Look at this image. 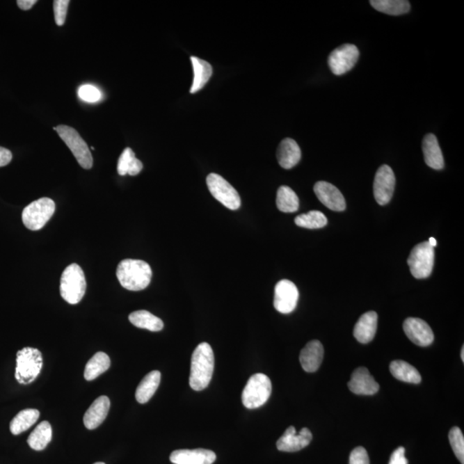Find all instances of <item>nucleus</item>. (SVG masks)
Here are the masks:
<instances>
[{
	"mask_svg": "<svg viewBox=\"0 0 464 464\" xmlns=\"http://www.w3.org/2000/svg\"><path fill=\"white\" fill-rule=\"evenodd\" d=\"M349 388L354 394L372 396L378 392L379 385L369 372L368 369L360 367L353 372Z\"/></svg>",
	"mask_w": 464,
	"mask_h": 464,
	"instance_id": "obj_16",
	"label": "nucleus"
},
{
	"mask_svg": "<svg viewBox=\"0 0 464 464\" xmlns=\"http://www.w3.org/2000/svg\"><path fill=\"white\" fill-rule=\"evenodd\" d=\"M65 144L71 150L79 166L86 170L91 169L93 158L86 142L73 127L61 125L54 127Z\"/></svg>",
	"mask_w": 464,
	"mask_h": 464,
	"instance_id": "obj_7",
	"label": "nucleus"
},
{
	"mask_svg": "<svg viewBox=\"0 0 464 464\" xmlns=\"http://www.w3.org/2000/svg\"><path fill=\"white\" fill-rule=\"evenodd\" d=\"M13 159V153L8 149L0 146V167L6 166Z\"/></svg>",
	"mask_w": 464,
	"mask_h": 464,
	"instance_id": "obj_39",
	"label": "nucleus"
},
{
	"mask_svg": "<svg viewBox=\"0 0 464 464\" xmlns=\"http://www.w3.org/2000/svg\"><path fill=\"white\" fill-rule=\"evenodd\" d=\"M403 330L408 338L416 345L427 346L433 342L432 328L422 319L409 317L404 321Z\"/></svg>",
	"mask_w": 464,
	"mask_h": 464,
	"instance_id": "obj_14",
	"label": "nucleus"
},
{
	"mask_svg": "<svg viewBox=\"0 0 464 464\" xmlns=\"http://www.w3.org/2000/svg\"><path fill=\"white\" fill-rule=\"evenodd\" d=\"M378 328V314L369 312L363 314L357 321L353 330L354 337L358 342L367 344L374 339Z\"/></svg>",
	"mask_w": 464,
	"mask_h": 464,
	"instance_id": "obj_21",
	"label": "nucleus"
},
{
	"mask_svg": "<svg viewBox=\"0 0 464 464\" xmlns=\"http://www.w3.org/2000/svg\"><path fill=\"white\" fill-rule=\"evenodd\" d=\"M408 459L405 458V448L399 447L392 453L389 464H408Z\"/></svg>",
	"mask_w": 464,
	"mask_h": 464,
	"instance_id": "obj_38",
	"label": "nucleus"
},
{
	"mask_svg": "<svg viewBox=\"0 0 464 464\" xmlns=\"http://www.w3.org/2000/svg\"><path fill=\"white\" fill-rule=\"evenodd\" d=\"M161 381V374L159 371H152L142 379L135 393L138 403H147L158 390Z\"/></svg>",
	"mask_w": 464,
	"mask_h": 464,
	"instance_id": "obj_24",
	"label": "nucleus"
},
{
	"mask_svg": "<svg viewBox=\"0 0 464 464\" xmlns=\"http://www.w3.org/2000/svg\"><path fill=\"white\" fill-rule=\"evenodd\" d=\"M170 460L174 464H213L216 454L206 449L177 450L171 453Z\"/></svg>",
	"mask_w": 464,
	"mask_h": 464,
	"instance_id": "obj_17",
	"label": "nucleus"
},
{
	"mask_svg": "<svg viewBox=\"0 0 464 464\" xmlns=\"http://www.w3.org/2000/svg\"><path fill=\"white\" fill-rule=\"evenodd\" d=\"M129 319L130 323L138 328L152 332L161 331L163 328V321L147 310H138L131 313Z\"/></svg>",
	"mask_w": 464,
	"mask_h": 464,
	"instance_id": "obj_27",
	"label": "nucleus"
},
{
	"mask_svg": "<svg viewBox=\"0 0 464 464\" xmlns=\"http://www.w3.org/2000/svg\"><path fill=\"white\" fill-rule=\"evenodd\" d=\"M143 169V163L135 157L133 150H124L118 160L117 171L120 175H137Z\"/></svg>",
	"mask_w": 464,
	"mask_h": 464,
	"instance_id": "obj_30",
	"label": "nucleus"
},
{
	"mask_svg": "<svg viewBox=\"0 0 464 464\" xmlns=\"http://www.w3.org/2000/svg\"><path fill=\"white\" fill-rule=\"evenodd\" d=\"M449 440L453 452L460 463L464 464V438L461 429L458 426L452 427L449 433Z\"/></svg>",
	"mask_w": 464,
	"mask_h": 464,
	"instance_id": "obj_34",
	"label": "nucleus"
},
{
	"mask_svg": "<svg viewBox=\"0 0 464 464\" xmlns=\"http://www.w3.org/2000/svg\"><path fill=\"white\" fill-rule=\"evenodd\" d=\"M429 243L430 246L433 247V248L436 247V246H437V241H436L435 239H434V237H430Z\"/></svg>",
	"mask_w": 464,
	"mask_h": 464,
	"instance_id": "obj_41",
	"label": "nucleus"
},
{
	"mask_svg": "<svg viewBox=\"0 0 464 464\" xmlns=\"http://www.w3.org/2000/svg\"><path fill=\"white\" fill-rule=\"evenodd\" d=\"M371 6L380 13L399 16L410 10V3L406 0H372Z\"/></svg>",
	"mask_w": 464,
	"mask_h": 464,
	"instance_id": "obj_31",
	"label": "nucleus"
},
{
	"mask_svg": "<svg viewBox=\"0 0 464 464\" xmlns=\"http://www.w3.org/2000/svg\"><path fill=\"white\" fill-rule=\"evenodd\" d=\"M109 408H111V401L109 397L105 396L98 397L88 408L83 416V424L86 429L89 430L97 429L107 417Z\"/></svg>",
	"mask_w": 464,
	"mask_h": 464,
	"instance_id": "obj_19",
	"label": "nucleus"
},
{
	"mask_svg": "<svg viewBox=\"0 0 464 464\" xmlns=\"http://www.w3.org/2000/svg\"><path fill=\"white\" fill-rule=\"evenodd\" d=\"M349 464H370V459L364 447H358L351 452Z\"/></svg>",
	"mask_w": 464,
	"mask_h": 464,
	"instance_id": "obj_37",
	"label": "nucleus"
},
{
	"mask_svg": "<svg viewBox=\"0 0 464 464\" xmlns=\"http://www.w3.org/2000/svg\"><path fill=\"white\" fill-rule=\"evenodd\" d=\"M42 365V353L38 349L24 348L18 351L15 378L20 385H29L38 377Z\"/></svg>",
	"mask_w": 464,
	"mask_h": 464,
	"instance_id": "obj_4",
	"label": "nucleus"
},
{
	"mask_svg": "<svg viewBox=\"0 0 464 464\" xmlns=\"http://www.w3.org/2000/svg\"><path fill=\"white\" fill-rule=\"evenodd\" d=\"M422 150L427 166L437 170L443 169L445 167L443 153H442L435 135L429 134L424 137Z\"/></svg>",
	"mask_w": 464,
	"mask_h": 464,
	"instance_id": "obj_22",
	"label": "nucleus"
},
{
	"mask_svg": "<svg viewBox=\"0 0 464 464\" xmlns=\"http://www.w3.org/2000/svg\"><path fill=\"white\" fill-rule=\"evenodd\" d=\"M207 184L211 195L228 209L235 211L241 207L239 193L221 175L215 173L208 175Z\"/></svg>",
	"mask_w": 464,
	"mask_h": 464,
	"instance_id": "obj_9",
	"label": "nucleus"
},
{
	"mask_svg": "<svg viewBox=\"0 0 464 464\" xmlns=\"http://www.w3.org/2000/svg\"><path fill=\"white\" fill-rule=\"evenodd\" d=\"M312 440V433L308 429H303L297 433L294 426L288 427L277 441V449L284 452H296L308 447Z\"/></svg>",
	"mask_w": 464,
	"mask_h": 464,
	"instance_id": "obj_13",
	"label": "nucleus"
},
{
	"mask_svg": "<svg viewBox=\"0 0 464 464\" xmlns=\"http://www.w3.org/2000/svg\"><path fill=\"white\" fill-rule=\"evenodd\" d=\"M323 355V346L319 341L315 339V341L307 343L305 348L302 349L299 360L306 372H315L321 367Z\"/></svg>",
	"mask_w": 464,
	"mask_h": 464,
	"instance_id": "obj_18",
	"label": "nucleus"
},
{
	"mask_svg": "<svg viewBox=\"0 0 464 464\" xmlns=\"http://www.w3.org/2000/svg\"><path fill=\"white\" fill-rule=\"evenodd\" d=\"M52 426L49 422H42L29 436L28 444L33 450L42 451L52 440Z\"/></svg>",
	"mask_w": 464,
	"mask_h": 464,
	"instance_id": "obj_28",
	"label": "nucleus"
},
{
	"mask_svg": "<svg viewBox=\"0 0 464 464\" xmlns=\"http://www.w3.org/2000/svg\"><path fill=\"white\" fill-rule=\"evenodd\" d=\"M317 198L328 209L342 211L346 209V200L339 190L327 182H319L314 186Z\"/></svg>",
	"mask_w": 464,
	"mask_h": 464,
	"instance_id": "obj_15",
	"label": "nucleus"
},
{
	"mask_svg": "<svg viewBox=\"0 0 464 464\" xmlns=\"http://www.w3.org/2000/svg\"><path fill=\"white\" fill-rule=\"evenodd\" d=\"M277 159L283 169L290 170L297 166L301 159V150L292 138H285L277 150Z\"/></svg>",
	"mask_w": 464,
	"mask_h": 464,
	"instance_id": "obj_20",
	"label": "nucleus"
},
{
	"mask_svg": "<svg viewBox=\"0 0 464 464\" xmlns=\"http://www.w3.org/2000/svg\"><path fill=\"white\" fill-rule=\"evenodd\" d=\"M461 359L463 360V362H464V346H463L462 351H461Z\"/></svg>",
	"mask_w": 464,
	"mask_h": 464,
	"instance_id": "obj_42",
	"label": "nucleus"
},
{
	"mask_svg": "<svg viewBox=\"0 0 464 464\" xmlns=\"http://www.w3.org/2000/svg\"><path fill=\"white\" fill-rule=\"evenodd\" d=\"M360 57V51L353 44H344L332 51L328 56V67L335 75L341 76L352 70Z\"/></svg>",
	"mask_w": 464,
	"mask_h": 464,
	"instance_id": "obj_10",
	"label": "nucleus"
},
{
	"mask_svg": "<svg viewBox=\"0 0 464 464\" xmlns=\"http://www.w3.org/2000/svg\"><path fill=\"white\" fill-rule=\"evenodd\" d=\"M272 393V383L268 376L257 374L247 383L242 394L244 406L248 409L258 408L269 401Z\"/></svg>",
	"mask_w": 464,
	"mask_h": 464,
	"instance_id": "obj_5",
	"label": "nucleus"
},
{
	"mask_svg": "<svg viewBox=\"0 0 464 464\" xmlns=\"http://www.w3.org/2000/svg\"><path fill=\"white\" fill-rule=\"evenodd\" d=\"M78 95L80 99L86 102H96L101 99L102 93L96 86L85 85L79 88Z\"/></svg>",
	"mask_w": 464,
	"mask_h": 464,
	"instance_id": "obj_35",
	"label": "nucleus"
},
{
	"mask_svg": "<svg viewBox=\"0 0 464 464\" xmlns=\"http://www.w3.org/2000/svg\"><path fill=\"white\" fill-rule=\"evenodd\" d=\"M276 205L278 209L282 213H294L298 210V197L291 188L281 186L278 189Z\"/></svg>",
	"mask_w": 464,
	"mask_h": 464,
	"instance_id": "obj_32",
	"label": "nucleus"
},
{
	"mask_svg": "<svg viewBox=\"0 0 464 464\" xmlns=\"http://www.w3.org/2000/svg\"><path fill=\"white\" fill-rule=\"evenodd\" d=\"M295 224L306 229H320L328 224V219L319 211H310L308 214L298 215L295 218Z\"/></svg>",
	"mask_w": 464,
	"mask_h": 464,
	"instance_id": "obj_33",
	"label": "nucleus"
},
{
	"mask_svg": "<svg viewBox=\"0 0 464 464\" xmlns=\"http://www.w3.org/2000/svg\"><path fill=\"white\" fill-rule=\"evenodd\" d=\"M94 464H105V463H94Z\"/></svg>",
	"mask_w": 464,
	"mask_h": 464,
	"instance_id": "obj_43",
	"label": "nucleus"
},
{
	"mask_svg": "<svg viewBox=\"0 0 464 464\" xmlns=\"http://www.w3.org/2000/svg\"><path fill=\"white\" fill-rule=\"evenodd\" d=\"M396 177L394 171L389 166H382L376 173L374 184V193L376 202L381 206L388 204L392 200Z\"/></svg>",
	"mask_w": 464,
	"mask_h": 464,
	"instance_id": "obj_12",
	"label": "nucleus"
},
{
	"mask_svg": "<svg viewBox=\"0 0 464 464\" xmlns=\"http://www.w3.org/2000/svg\"><path fill=\"white\" fill-rule=\"evenodd\" d=\"M298 297V290L294 282L288 280H280L275 288L273 306L277 312L289 314L296 309Z\"/></svg>",
	"mask_w": 464,
	"mask_h": 464,
	"instance_id": "obj_11",
	"label": "nucleus"
},
{
	"mask_svg": "<svg viewBox=\"0 0 464 464\" xmlns=\"http://www.w3.org/2000/svg\"><path fill=\"white\" fill-rule=\"evenodd\" d=\"M411 275L416 279H426L433 272L434 248L429 242L417 244L411 250L408 259Z\"/></svg>",
	"mask_w": 464,
	"mask_h": 464,
	"instance_id": "obj_8",
	"label": "nucleus"
},
{
	"mask_svg": "<svg viewBox=\"0 0 464 464\" xmlns=\"http://www.w3.org/2000/svg\"><path fill=\"white\" fill-rule=\"evenodd\" d=\"M69 0H56L54 1V19L58 26H62L67 18Z\"/></svg>",
	"mask_w": 464,
	"mask_h": 464,
	"instance_id": "obj_36",
	"label": "nucleus"
},
{
	"mask_svg": "<svg viewBox=\"0 0 464 464\" xmlns=\"http://www.w3.org/2000/svg\"><path fill=\"white\" fill-rule=\"evenodd\" d=\"M214 353L207 342L200 343L193 351L190 368L189 385L195 392L207 388L213 378Z\"/></svg>",
	"mask_w": 464,
	"mask_h": 464,
	"instance_id": "obj_1",
	"label": "nucleus"
},
{
	"mask_svg": "<svg viewBox=\"0 0 464 464\" xmlns=\"http://www.w3.org/2000/svg\"><path fill=\"white\" fill-rule=\"evenodd\" d=\"M390 374L400 381L409 383H419L422 376L417 369L403 360H394L390 365Z\"/></svg>",
	"mask_w": 464,
	"mask_h": 464,
	"instance_id": "obj_25",
	"label": "nucleus"
},
{
	"mask_svg": "<svg viewBox=\"0 0 464 464\" xmlns=\"http://www.w3.org/2000/svg\"><path fill=\"white\" fill-rule=\"evenodd\" d=\"M193 69V81L190 93L195 94L202 90L207 85L213 75V67L207 61L202 60L198 57L190 58Z\"/></svg>",
	"mask_w": 464,
	"mask_h": 464,
	"instance_id": "obj_23",
	"label": "nucleus"
},
{
	"mask_svg": "<svg viewBox=\"0 0 464 464\" xmlns=\"http://www.w3.org/2000/svg\"><path fill=\"white\" fill-rule=\"evenodd\" d=\"M86 291V280L83 269L78 264H71L64 270L61 280V295L71 305L79 304Z\"/></svg>",
	"mask_w": 464,
	"mask_h": 464,
	"instance_id": "obj_3",
	"label": "nucleus"
},
{
	"mask_svg": "<svg viewBox=\"0 0 464 464\" xmlns=\"http://www.w3.org/2000/svg\"><path fill=\"white\" fill-rule=\"evenodd\" d=\"M111 367V359L105 353L98 352L88 361L85 369V378L93 381L104 374Z\"/></svg>",
	"mask_w": 464,
	"mask_h": 464,
	"instance_id": "obj_29",
	"label": "nucleus"
},
{
	"mask_svg": "<svg viewBox=\"0 0 464 464\" xmlns=\"http://www.w3.org/2000/svg\"><path fill=\"white\" fill-rule=\"evenodd\" d=\"M54 211H56V203L54 200L43 197L24 208L22 219L29 230L39 231L52 218Z\"/></svg>",
	"mask_w": 464,
	"mask_h": 464,
	"instance_id": "obj_6",
	"label": "nucleus"
},
{
	"mask_svg": "<svg viewBox=\"0 0 464 464\" xmlns=\"http://www.w3.org/2000/svg\"><path fill=\"white\" fill-rule=\"evenodd\" d=\"M38 3L36 0H18L17 2L18 7L24 10H29Z\"/></svg>",
	"mask_w": 464,
	"mask_h": 464,
	"instance_id": "obj_40",
	"label": "nucleus"
},
{
	"mask_svg": "<svg viewBox=\"0 0 464 464\" xmlns=\"http://www.w3.org/2000/svg\"><path fill=\"white\" fill-rule=\"evenodd\" d=\"M40 412L38 409L28 408L18 413L10 424V433L13 435H18L31 427L38 421Z\"/></svg>",
	"mask_w": 464,
	"mask_h": 464,
	"instance_id": "obj_26",
	"label": "nucleus"
},
{
	"mask_svg": "<svg viewBox=\"0 0 464 464\" xmlns=\"http://www.w3.org/2000/svg\"><path fill=\"white\" fill-rule=\"evenodd\" d=\"M116 276L125 289L138 291L145 289L151 283L152 271L147 262L126 259L119 263Z\"/></svg>",
	"mask_w": 464,
	"mask_h": 464,
	"instance_id": "obj_2",
	"label": "nucleus"
}]
</instances>
